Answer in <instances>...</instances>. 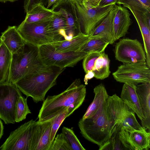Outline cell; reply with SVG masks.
<instances>
[{
    "mask_svg": "<svg viewBox=\"0 0 150 150\" xmlns=\"http://www.w3.org/2000/svg\"><path fill=\"white\" fill-rule=\"evenodd\" d=\"M68 0H59L58 2L52 6L51 9L54 11L55 9L58 7L60 5Z\"/></svg>",
    "mask_w": 150,
    "mask_h": 150,
    "instance_id": "obj_40",
    "label": "cell"
},
{
    "mask_svg": "<svg viewBox=\"0 0 150 150\" xmlns=\"http://www.w3.org/2000/svg\"><path fill=\"white\" fill-rule=\"evenodd\" d=\"M123 7L128 8L135 18L139 27L144 43V49L146 55V62L150 68V28L146 22L144 14L125 5Z\"/></svg>",
    "mask_w": 150,
    "mask_h": 150,
    "instance_id": "obj_19",
    "label": "cell"
},
{
    "mask_svg": "<svg viewBox=\"0 0 150 150\" xmlns=\"http://www.w3.org/2000/svg\"><path fill=\"white\" fill-rule=\"evenodd\" d=\"M68 109L57 115L51 120V131L50 136L51 144L54 140L56 134L60 125L65 118L69 117Z\"/></svg>",
    "mask_w": 150,
    "mask_h": 150,
    "instance_id": "obj_33",
    "label": "cell"
},
{
    "mask_svg": "<svg viewBox=\"0 0 150 150\" xmlns=\"http://www.w3.org/2000/svg\"><path fill=\"white\" fill-rule=\"evenodd\" d=\"M65 2L68 3L69 8L61 6L58 11L62 13L65 17L66 33L67 37V40H69L79 33V23L72 3L69 0Z\"/></svg>",
    "mask_w": 150,
    "mask_h": 150,
    "instance_id": "obj_23",
    "label": "cell"
},
{
    "mask_svg": "<svg viewBox=\"0 0 150 150\" xmlns=\"http://www.w3.org/2000/svg\"><path fill=\"white\" fill-rule=\"evenodd\" d=\"M93 92L94 98L82 118L83 119L98 116L104 110L109 96L104 84L100 83L96 86Z\"/></svg>",
    "mask_w": 150,
    "mask_h": 150,
    "instance_id": "obj_17",
    "label": "cell"
},
{
    "mask_svg": "<svg viewBox=\"0 0 150 150\" xmlns=\"http://www.w3.org/2000/svg\"><path fill=\"white\" fill-rule=\"evenodd\" d=\"M80 133L88 141L102 146L109 141L114 133L112 124L106 115L105 108L99 115L79 120Z\"/></svg>",
    "mask_w": 150,
    "mask_h": 150,
    "instance_id": "obj_5",
    "label": "cell"
},
{
    "mask_svg": "<svg viewBox=\"0 0 150 150\" xmlns=\"http://www.w3.org/2000/svg\"><path fill=\"white\" fill-rule=\"evenodd\" d=\"M110 61L108 55L104 52L96 59L92 70L95 78L103 80L109 76L110 73Z\"/></svg>",
    "mask_w": 150,
    "mask_h": 150,
    "instance_id": "obj_27",
    "label": "cell"
},
{
    "mask_svg": "<svg viewBox=\"0 0 150 150\" xmlns=\"http://www.w3.org/2000/svg\"><path fill=\"white\" fill-rule=\"evenodd\" d=\"M146 62L123 64L112 73L114 79L121 83L136 85L150 82V69Z\"/></svg>",
    "mask_w": 150,
    "mask_h": 150,
    "instance_id": "obj_11",
    "label": "cell"
},
{
    "mask_svg": "<svg viewBox=\"0 0 150 150\" xmlns=\"http://www.w3.org/2000/svg\"><path fill=\"white\" fill-rule=\"evenodd\" d=\"M46 66L39 57L38 47L25 42L21 49L12 54L9 74L6 81L15 83L25 76Z\"/></svg>",
    "mask_w": 150,
    "mask_h": 150,
    "instance_id": "obj_3",
    "label": "cell"
},
{
    "mask_svg": "<svg viewBox=\"0 0 150 150\" xmlns=\"http://www.w3.org/2000/svg\"><path fill=\"white\" fill-rule=\"evenodd\" d=\"M59 1V0H48L47 8H49L51 6L56 4Z\"/></svg>",
    "mask_w": 150,
    "mask_h": 150,
    "instance_id": "obj_41",
    "label": "cell"
},
{
    "mask_svg": "<svg viewBox=\"0 0 150 150\" xmlns=\"http://www.w3.org/2000/svg\"><path fill=\"white\" fill-rule=\"evenodd\" d=\"M101 0H83V2L92 8H95L98 6Z\"/></svg>",
    "mask_w": 150,
    "mask_h": 150,
    "instance_id": "obj_37",
    "label": "cell"
},
{
    "mask_svg": "<svg viewBox=\"0 0 150 150\" xmlns=\"http://www.w3.org/2000/svg\"><path fill=\"white\" fill-rule=\"evenodd\" d=\"M115 11V6L104 21L91 32L89 35L90 39H101L110 44L114 43L116 41L113 27Z\"/></svg>",
    "mask_w": 150,
    "mask_h": 150,
    "instance_id": "obj_15",
    "label": "cell"
},
{
    "mask_svg": "<svg viewBox=\"0 0 150 150\" xmlns=\"http://www.w3.org/2000/svg\"><path fill=\"white\" fill-rule=\"evenodd\" d=\"M21 92L15 83H0V118L6 124L16 122V105Z\"/></svg>",
    "mask_w": 150,
    "mask_h": 150,
    "instance_id": "obj_9",
    "label": "cell"
},
{
    "mask_svg": "<svg viewBox=\"0 0 150 150\" xmlns=\"http://www.w3.org/2000/svg\"><path fill=\"white\" fill-rule=\"evenodd\" d=\"M50 27L54 35L55 42L64 39L67 40L66 19L64 15L59 11H54L51 18Z\"/></svg>",
    "mask_w": 150,
    "mask_h": 150,
    "instance_id": "obj_24",
    "label": "cell"
},
{
    "mask_svg": "<svg viewBox=\"0 0 150 150\" xmlns=\"http://www.w3.org/2000/svg\"><path fill=\"white\" fill-rule=\"evenodd\" d=\"M27 98L21 96L17 100L16 108V122L25 120L28 114L31 113L27 104Z\"/></svg>",
    "mask_w": 150,
    "mask_h": 150,
    "instance_id": "obj_29",
    "label": "cell"
},
{
    "mask_svg": "<svg viewBox=\"0 0 150 150\" xmlns=\"http://www.w3.org/2000/svg\"><path fill=\"white\" fill-rule=\"evenodd\" d=\"M51 18L34 23H28L23 21L17 27V30L26 43L38 47L51 44L55 42L50 27Z\"/></svg>",
    "mask_w": 150,
    "mask_h": 150,
    "instance_id": "obj_8",
    "label": "cell"
},
{
    "mask_svg": "<svg viewBox=\"0 0 150 150\" xmlns=\"http://www.w3.org/2000/svg\"><path fill=\"white\" fill-rule=\"evenodd\" d=\"M0 39L12 54L21 49L25 43L15 26H8L2 33Z\"/></svg>",
    "mask_w": 150,
    "mask_h": 150,
    "instance_id": "obj_21",
    "label": "cell"
},
{
    "mask_svg": "<svg viewBox=\"0 0 150 150\" xmlns=\"http://www.w3.org/2000/svg\"><path fill=\"white\" fill-rule=\"evenodd\" d=\"M38 123L32 119L12 132L0 147V150H30L33 136Z\"/></svg>",
    "mask_w": 150,
    "mask_h": 150,
    "instance_id": "obj_10",
    "label": "cell"
},
{
    "mask_svg": "<svg viewBox=\"0 0 150 150\" xmlns=\"http://www.w3.org/2000/svg\"><path fill=\"white\" fill-rule=\"evenodd\" d=\"M115 57L123 64L146 62V55L142 44L137 39H121L114 49Z\"/></svg>",
    "mask_w": 150,
    "mask_h": 150,
    "instance_id": "obj_12",
    "label": "cell"
},
{
    "mask_svg": "<svg viewBox=\"0 0 150 150\" xmlns=\"http://www.w3.org/2000/svg\"><path fill=\"white\" fill-rule=\"evenodd\" d=\"M41 0H25L24 3V11L26 13L29 11L36 4L39 3Z\"/></svg>",
    "mask_w": 150,
    "mask_h": 150,
    "instance_id": "obj_36",
    "label": "cell"
},
{
    "mask_svg": "<svg viewBox=\"0 0 150 150\" xmlns=\"http://www.w3.org/2000/svg\"><path fill=\"white\" fill-rule=\"evenodd\" d=\"M49 150H71L65 137L61 133L57 135L51 144Z\"/></svg>",
    "mask_w": 150,
    "mask_h": 150,
    "instance_id": "obj_34",
    "label": "cell"
},
{
    "mask_svg": "<svg viewBox=\"0 0 150 150\" xmlns=\"http://www.w3.org/2000/svg\"><path fill=\"white\" fill-rule=\"evenodd\" d=\"M94 75L92 71H90L86 73L84 79V81L85 85H87L88 80L94 77Z\"/></svg>",
    "mask_w": 150,
    "mask_h": 150,
    "instance_id": "obj_39",
    "label": "cell"
},
{
    "mask_svg": "<svg viewBox=\"0 0 150 150\" xmlns=\"http://www.w3.org/2000/svg\"><path fill=\"white\" fill-rule=\"evenodd\" d=\"M105 109L114 132L121 129L129 130H145L137 121L134 111L116 94L109 96Z\"/></svg>",
    "mask_w": 150,
    "mask_h": 150,
    "instance_id": "obj_4",
    "label": "cell"
},
{
    "mask_svg": "<svg viewBox=\"0 0 150 150\" xmlns=\"http://www.w3.org/2000/svg\"><path fill=\"white\" fill-rule=\"evenodd\" d=\"M119 135L126 150H148L150 148V132L145 130L121 129Z\"/></svg>",
    "mask_w": 150,
    "mask_h": 150,
    "instance_id": "obj_13",
    "label": "cell"
},
{
    "mask_svg": "<svg viewBox=\"0 0 150 150\" xmlns=\"http://www.w3.org/2000/svg\"><path fill=\"white\" fill-rule=\"evenodd\" d=\"M109 44V43L101 39H90L78 51L87 54L94 53H101L104 52Z\"/></svg>",
    "mask_w": 150,
    "mask_h": 150,
    "instance_id": "obj_28",
    "label": "cell"
},
{
    "mask_svg": "<svg viewBox=\"0 0 150 150\" xmlns=\"http://www.w3.org/2000/svg\"><path fill=\"white\" fill-rule=\"evenodd\" d=\"M16 0H0V1L5 2L7 1H9L11 2H13Z\"/></svg>",
    "mask_w": 150,
    "mask_h": 150,
    "instance_id": "obj_44",
    "label": "cell"
},
{
    "mask_svg": "<svg viewBox=\"0 0 150 150\" xmlns=\"http://www.w3.org/2000/svg\"><path fill=\"white\" fill-rule=\"evenodd\" d=\"M1 40L0 39V44L1 43Z\"/></svg>",
    "mask_w": 150,
    "mask_h": 150,
    "instance_id": "obj_45",
    "label": "cell"
},
{
    "mask_svg": "<svg viewBox=\"0 0 150 150\" xmlns=\"http://www.w3.org/2000/svg\"><path fill=\"white\" fill-rule=\"evenodd\" d=\"M116 8L113 23L114 33L116 40L125 36L132 23L130 14L127 8L115 5Z\"/></svg>",
    "mask_w": 150,
    "mask_h": 150,
    "instance_id": "obj_16",
    "label": "cell"
},
{
    "mask_svg": "<svg viewBox=\"0 0 150 150\" xmlns=\"http://www.w3.org/2000/svg\"><path fill=\"white\" fill-rule=\"evenodd\" d=\"M12 54L1 41L0 44V83L7 81Z\"/></svg>",
    "mask_w": 150,
    "mask_h": 150,
    "instance_id": "obj_26",
    "label": "cell"
},
{
    "mask_svg": "<svg viewBox=\"0 0 150 150\" xmlns=\"http://www.w3.org/2000/svg\"><path fill=\"white\" fill-rule=\"evenodd\" d=\"M99 147V150H126L119 139V131L114 132L109 141Z\"/></svg>",
    "mask_w": 150,
    "mask_h": 150,
    "instance_id": "obj_31",
    "label": "cell"
},
{
    "mask_svg": "<svg viewBox=\"0 0 150 150\" xmlns=\"http://www.w3.org/2000/svg\"><path fill=\"white\" fill-rule=\"evenodd\" d=\"M39 57L45 65L62 68L73 67L88 54L79 51L61 52L56 51L50 44L38 47Z\"/></svg>",
    "mask_w": 150,
    "mask_h": 150,
    "instance_id": "obj_7",
    "label": "cell"
},
{
    "mask_svg": "<svg viewBox=\"0 0 150 150\" xmlns=\"http://www.w3.org/2000/svg\"><path fill=\"white\" fill-rule=\"evenodd\" d=\"M4 133V126L2 122L0 120V139Z\"/></svg>",
    "mask_w": 150,
    "mask_h": 150,
    "instance_id": "obj_42",
    "label": "cell"
},
{
    "mask_svg": "<svg viewBox=\"0 0 150 150\" xmlns=\"http://www.w3.org/2000/svg\"><path fill=\"white\" fill-rule=\"evenodd\" d=\"M117 0H101L98 7H103L111 4H115Z\"/></svg>",
    "mask_w": 150,
    "mask_h": 150,
    "instance_id": "obj_38",
    "label": "cell"
},
{
    "mask_svg": "<svg viewBox=\"0 0 150 150\" xmlns=\"http://www.w3.org/2000/svg\"><path fill=\"white\" fill-rule=\"evenodd\" d=\"M69 0L74 7L79 20V33L89 35L105 18L115 5L92 8L83 0Z\"/></svg>",
    "mask_w": 150,
    "mask_h": 150,
    "instance_id": "obj_6",
    "label": "cell"
},
{
    "mask_svg": "<svg viewBox=\"0 0 150 150\" xmlns=\"http://www.w3.org/2000/svg\"><path fill=\"white\" fill-rule=\"evenodd\" d=\"M136 91L144 117L141 121L142 126L150 132V82L136 85Z\"/></svg>",
    "mask_w": 150,
    "mask_h": 150,
    "instance_id": "obj_18",
    "label": "cell"
},
{
    "mask_svg": "<svg viewBox=\"0 0 150 150\" xmlns=\"http://www.w3.org/2000/svg\"><path fill=\"white\" fill-rule=\"evenodd\" d=\"M62 133L67 139L71 150H86L72 129L63 127Z\"/></svg>",
    "mask_w": 150,
    "mask_h": 150,
    "instance_id": "obj_30",
    "label": "cell"
},
{
    "mask_svg": "<svg viewBox=\"0 0 150 150\" xmlns=\"http://www.w3.org/2000/svg\"><path fill=\"white\" fill-rule=\"evenodd\" d=\"M65 68L46 66L15 84L22 93L27 97L32 98L35 103L43 101L47 92L56 84L57 79Z\"/></svg>",
    "mask_w": 150,
    "mask_h": 150,
    "instance_id": "obj_2",
    "label": "cell"
},
{
    "mask_svg": "<svg viewBox=\"0 0 150 150\" xmlns=\"http://www.w3.org/2000/svg\"><path fill=\"white\" fill-rule=\"evenodd\" d=\"M48 0H41L39 3H41L43 4L45 6L47 5Z\"/></svg>",
    "mask_w": 150,
    "mask_h": 150,
    "instance_id": "obj_43",
    "label": "cell"
},
{
    "mask_svg": "<svg viewBox=\"0 0 150 150\" xmlns=\"http://www.w3.org/2000/svg\"><path fill=\"white\" fill-rule=\"evenodd\" d=\"M116 4L119 5H127L131 8L144 13L150 12V7L143 0H117Z\"/></svg>",
    "mask_w": 150,
    "mask_h": 150,
    "instance_id": "obj_32",
    "label": "cell"
},
{
    "mask_svg": "<svg viewBox=\"0 0 150 150\" xmlns=\"http://www.w3.org/2000/svg\"><path fill=\"white\" fill-rule=\"evenodd\" d=\"M136 85L134 84L124 83L120 98L134 111L142 121L144 117L136 93Z\"/></svg>",
    "mask_w": 150,
    "mask_h": 150,
    "instance_id": "obj_20",
    "label": "cell"
},
{
    "mask_svg": "<svg viewBox=\"0 0 150 150\" xmlns=\"http://www.w3.org/2000/svg\"><path fill=\"white\" fill-rule=\"evenodd\" d=\"M38 122L33 136L30 150H49L51 144V120Z\"/></svg>",
    "mask_w": 150,
    "mask_h": 150,
    "instance_id": "obj_14",
    "label": "cell"
},
{
    "mask_svg": "<svg viewBox=\"0 0 150 150\" xmlns=\"http://www.w3.org/2000/svg\"><path fill=\"white\" fill-rule=\"evenodd\" d=\"M86 93V86L81 83L80 79H76L60 93L47 96L39 111L38 121L50 120L67 108L69 116L82 105Z\"/></svg>",
    "mask_w": 150,
    "mask_h": 150,
    "instance_id": "obj_1",
    "label": "cell"
},
{
    "mask_svg": "<svg viewBox=\"0 0 150 150\" xmlns=\"http://www.w3.org/2000/svg\"><path fill=\"white\" fill-rule=\"evenodd\" d=\"M102 53H91L87 55L83 58L82 65L83 70L86 73L89 71H92L96 60L100 55Z\"/></svg>",
    "mask_w": 150,
    "mask_h": 150,
    "instance_id": "obj_35",
    "label": "cell"
},
{
    "mask_svg": "<svg viewBox=\"0 0 150 150\" xmlns=\"http://www.w3.org/2000/svg\"><path fill=\"white\" fill-rule=\"evenodd\" d=\"M90 39L89 35L79 33L69 40H63L51 43L55 50L61 52L78 51Z\"/></svg>",
    "mask_w": 150,
    "mask_h": 150,
    "instance_id": "obj_22",
    "label": "cell"
},
{
    "mask_svg": "<svg viewBox=\"0 0 150 150\" xmlns=\"http://www.w3.org/2000/svg\"><path fill=\"white\" fill-rule=\"evenodd\" d=\"M54 11L45 7L42 3H39L26 13L24 21L28 23L42 21L51 18Z\"/></svg>",
    "mask_w": 150,
    "mask_h": 150,
    "instance_id": "obj_25",
    "label": "cell"
}]
</instances>
